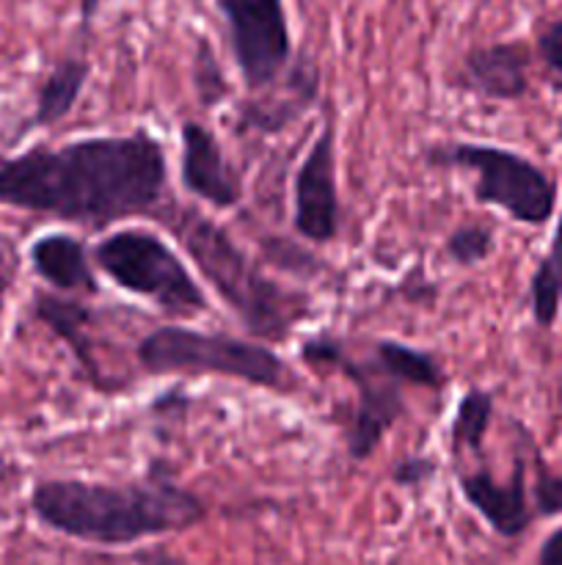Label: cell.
I'll list each match as a JSON object with an SVG mask.
<instances>
[{
  "label": "cell",
  "mask_w": 562,
  "mask_h": 565,
  "mask_svg": "<svg viewBox=\"0 0 562 565\" xmlns=\"http://www.w3.org/2000/svg\"><path fill=\"white\" fill-rule=\"evenodd\" d=\"M11 279H14V265H11L9 254L0 248V312H3V303H6V296H9Z\"/></svg>",
  "instance_id": "25"
},
{
  "label": "cell",
  "mask_w": 562,
  "mask_h": 565,
  "mask_svg": "<svg viewBox=\"0 0 562 565\" xmlns=\"http://www.w3.org/2000/svg\"><path fill=\"white\" fill-rule=\"evenodd\" d=\"M534 516H562V475L545 469V463H538V478L532 489Z\"/></svg>",
  "instance_id": "21"
},
{
  "label": "cell",
  "mask_w": 562,
  "mask_h": 565,
  "mask_svg": "<svg viewBox=\"0 0 562 565\" xmlns=\"http://www.w3.org/2000/svg\"><path fill=\"white\" fill-rule=\"evenodd\" d=\"M461 494L501 539H518L534 522V508L527 494V467L516 458L507 483H499L488 469L466 472L457 478Z\"/></svg>",
  "instance_id": "12"
},
{
  "label": "cell",
  "mask_w": 562,
  "mask_h": 565,
  "mask_svg": "<svg viewBox=\"0 0 562 565\" xmlns=\"http://www.w3.org/2000/svg\"><path fill=\"white\" fill-rule=\"evenodd\" d=\"M138 561H141L143 565H182L180 561H176V557H169V555H141L138 557Z\"/></svg>",
  "instance_id": "26"
},
{
  "label": "cell",
  "mask_w": 562,
  "mask_h": 565,
  "mask_svg": "<svg viewBox=\"0 0 562 565\" xmlns=\"http://www.w3.org/2000/svg\"><path fill=\"white\" fill-rule=\"evenodd\" d=\"M138 364L152 375H224L259 390L287 392L292 370L257 342L226 334H204L185 326H160L136 348Z\"/></svg>",
  "instance_id": "4"
},
{
  "label": "cell",
  "mask_w": 562,
  "mask_h": 565,
  "mask_svg": "<svg viewBox=\"0 0 562 565\" xmlns=\"http://www.w3.org/2000/svg\"><path fill=\"white\" fill-rule=\"evenodd\" d=\"M31 511L66 539L94 546H130L143 539L182 533L204 522L207 508L171 480L94 483V480H42L31 491Z\"/></svg>",
  "instance_id": "2"
},
{
  "label": "cell",
  "mask_w": 562,
  "mask_h": 565,
  "mask_svg": "<svg viewBox=\"0 0 562 565\" xmlns=\"http://www.w3.org/2000/svg\"><path fill=\"white\" fill-rule=\"evenodd\" d=\"M372 359L400 386H422V390H441L444 386V373H441L439 362L419 348L402 345L397 340H380L375 345Z\"/></svg>",
  "instance_id": "16"
},
{
  "label": "cell",
  "mask_w": 562,
  "mask_h": 565,
  "mask_svg": "<svg viewBox=\"0 0 562 565\" xmlns=\"http://www.w3.org/2000/svg\"><path fill=\"white\" fill-rule=\"evenodd\" d=\"M538 55L554 75L562 77V17L545 22L538 33Z\"/></svg>",
  "instance_id": "22"
},
{
  "label": "cell",
  "mask_w": 562,
  "mask_h": 565,
  "mask_svg": "<svg viewBox=\"0 0 562 565\" xmlns=\"http://www.w3.org/2000/svg\"><path fill=\"white\" fill-rule=\"evenodd\" d=\"M428 160L433 166L474 171V199L505 210L518 224L543 226L554 218L556 182L512 149L468 141L439 143L428 149Z\"/></svg>",
  "instance_id": "5"
},
{
  "label": "cell",
  "mask_w": 562,
  "mask_h": 565,
  "mask_svg": "<svg viewBox=\"0 0 562 565\" xmlns=\"http://www.w3.org/2000/svg\"><path fill=\"white\" fill-rule=\"evenodd\" d=\"M36 318L42 320L44 326H50V331H53L55 337H61V340L72 348L77 362L86 367V373L91 375L94 384L99 386V367L97 362H94V345L91 340H88V320H91L88 309L77 301H66V298L50 296V292H39Z\"/></svg>",
  "instance_id": "14"
},
{
  "label": "cell",
  "mask_w": 562,
  "mask_h": 565,
  "mask_svg": "<svg viewBox=\"0 0 562 565\" xmlns=\"http://www.w3.org/2000/svg\"><path fill=\"white\" fill-rule=\"evenodd\" d=\"M94 263L132 296L149 298L171 315L207 312V296L169 243L149 230L110 232L94 246Z\"/></svg>",
  "instance_id": "6"
},
{
  "label": "cell",
  "mask_w": 562,
  "mask_h": 565,
  "mask_svg": "<svg viewBox=\"0 0 562 565\" xmlns=\"http://www.w3.org/2000/svg\"><path fill=\"white\" fill-rule=\"evenodd\" d=\"M435 475V463L430 461V458H402L400 463L395 467V472H391V480H395L397 486H402V489H408V486H422L428 483L430 478Z\"/></svg>",
  "instance_id": "23"
},
{
  "label": "cell",
  "mask_w": 562,
  "mask_h": 565,
  "mask_svg": "<svg viewBox=\"0 0 562 565\" xmlns=\"http://www.w3.org/2000/svg\"><path fill=\"white\" fill-rule=\"evenodd\" d=\"M31 265L55 290L88 292V296H97L99 292L86 246H83V241L64 235V232L39 237L31 246Z\"/></svg>",
  "instance_id": "13"
},
{
  "label": "cell",
  "mask_w": 562,
  "mask_h": 565,
  "mask_svg": "<svg viewBox=\"0 0 562 565\" xmlns=\"http://www.w3.org/2000/svg\"><path fill=\"white\" fill-rule=\"evenodd\" d=\"M193 83H196V92H198V99L207 105H218L220 99L229 94V86H226L224 81V72H220L218 61H215L213 50H209V44L198 42V50H196V58H193Z\"/></svg>",
  "instance_id": "20"
},
{
  "label": "cell",
  "mask_w": 562,
  "mask_h": 565,
  "mask_svg": "<svg viewBox=\"0 0 562 565\" xmlns=\"http://www.w3.org/2000/svg\"><path fill=\"white\" fill-rule=\"evenodd\" d=\"M295 230L312 243H331L339 235V191H336V136L325 121L295 174Z\"/></svg>",
  "instance_id": "9"
},
{
  "label": "cell",
  "mask_w": 562,
  "mask_h": 565,
  "mask_svg": "<svg viewBox=\"0 0 562 565\" xmlns=\"http://www.w3.org/2000/svg\"><path fill=\"white\" fill-rule=\"evenodd\" d=\"M229 33L242 83L251 92L270 88L292 58V33L284 0H215Z\"/></svg>",
  "instance_id": "8"
},
{
  "label": "cell",
  "mask_w": 562,
  "mask_h": 565,
  "mask_svg": "<svg viewBox=\"0 0 562 565\" xmlns=\"http://www.w3.org/2000/svg\"><path fill=\"white\" fill-rule=\"evenodd\" d=\"M529 50L521 42L472 47L457 66V88L494 103H516L529 94Z\"/></svg>",
  "instance_id": "11"
},
{
  "label": "cell",
  "mask_w": 562,
  "mask_h": 565,
  "mask_svg": "<svg viewBox=\"0 0 562 565\" xmlns=\"http://www.w3.org/2000/svg\"><path fill=\"white\" fill-rule=\"evenodd\" d=\"M165 152L154 136H97L31 147L0 163V204L72 224H110L158 210Z\"/></svg>",
  "instance_id": "1"
},
{
  "label": "cell",
  "mask_w": 562,
  "mask_h": 565,
  "mask_svg": "<svg viewBox=\"0 0 562 565\" xmlns=\"http://www.w3.org/2000/svg\"><path fill=\"white\" fill-rule=\"evenodd\" d=\"M88 66L86 58H64L53 66L44 83L39 86L36 110H33V127H50L55 121L66 119L75 103L80 99L83 86L88 81Z\"/></svg>",
  "instance_id": "15"
},
{
  "label": "cell",
  "mask_w": 562,
  "mask_h": 565,
  "mask_svg": "<svg viewBox=\"0 0 562 565\" xmlns=\"http://www.w3.org/2000/svg\"><path fill=\"white\" fill-rule=\"evenodd\" d=\"M446 254L455 259L457 265H472L485 263L494 252V232L488 226H479V224H466V226H457L444 243Z\"/></svg>",
  "instance_id": "19"
},
{
  "label": "cell",
  "mask_w": 562,
  "mask_h": 565,
  "mask_svg": "<svg viewBox=\"0 0 562 565\" xmlns=\"http://www.w3.org/2000/svg\"><path fill=\"white\" fill-rule=\"evenodd\" d=\"M176 235L198 274L215 287L226 307L240 318L251 334L264 340H284L292 326L309 315L306 301L295 292L281 290L259 270V265L231 241L229 232L196 210L176 207L160 215Z\"/></svg>",
  "instance_id": "3"
},
{
  "label": "cell",
  "mask_w": 562,
  "mask_h": 565,
  "mask_svg": "<svg viewBox=\"0 0 562 565\" xmlns=\"http://www.w3.org/2000/svg\"><path fill=\"white\" fill-rule=\"evenodd\" d=\"M538 565H562V527H556L554 533L540 544Z\"/></svg>",
  "instance_id": "24"
},
{
  "label": "cell",
  "mask_w": 562,
  "mask_h": 565,
  "mask_svg": "<svg viewBox=\"0 0 562 565\" xmlns=\"http://www.w3.org/2000/svg\"><path fill=\"white\" fill-rule=\"evenodd\" d=\"M303 362L317 370H339L353 386H356V412H353L350 428H347V452L353 461H364L378 450L383 441L386 430L406 414L402 403V386L391 381L383 370L375 364V359L367 362H353L345 356L342 345L331 337H314L303 342L301 348Z\"/></svg>",
  "instance_id": "7"
},
{
  "label": "cell",
  "mask_w": 562,
  "mask_h": 565,
  "mask_svg": "<svg viewBox=\"0 0 562 565\" xmlns=\"http://www.w3.org/2000/svg\"><path fill=\"white\" fill-rule=\"evenodd\" d=\"M529 298H532V318L540 329H551L560 318L562 307V210L556 218L554 241L549 254L529 281Z\"/></svg>",
  "instance_id": "17"
},
{
  "label": "cell",
  "mask_w": 562,
  "mask_h": 565,
  "mask_svg": "<svg viewBox=\"0 0 562 565\" xmlns=\"http://www.w3.org/2000/svg\"><path fill=\"white\" fill-rule=\"evenodd\" d=\"M494 419V395L485 390H468L461 397L455 408V419H452V452H479L485 445V434Z\"/></svg>",
  "instance_id": "18"
},
{
  "label": "cell",
  "mask_w": 562,
  "mask_h": 565,
  "mask_svg": "<svg viewBox=\"0 0 562 565\" xmlns=\"http://www.w3.org/2000/svg\"><path fill=\"white\" fill-rule=\"evenodd\" d=\"M180 174L182 185L198 196L202 202L213 204L215 210L235 207L242 199V188L231 166L226 163V154L220 149L218 138L196 119L182 121L180 127Z\"/></svg>",
  "instance_id": "10"
}]
</instances>
